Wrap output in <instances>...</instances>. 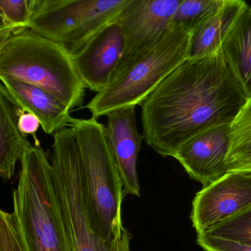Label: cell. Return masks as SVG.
<instances>
[{"label": "cell", "mask_w": 251, "mask_h": 251, "mask_svg": "<svg viewBox=\"0 0 251 251\" xmlns=\"http://www.w3.org/2000/svg\"><path fill=\"white\" fill-rule=\"evenodd\" d=\"M247 100L222 50L187 59L142 103V134L161 156L174 157L196 134L231 125Z\"/></svg>", "instance_id": "obj_1"}, {"label": "cell", "mask_w": 251, "mask_h": 251, "mask_svg": "<svg viewBox=\"0 0 251 251\" xmlns=\"http://www.w3.org/2000/svg\"><path fill=\"white\" fill-rule=\"evenodd\" d=\"M20 162L12 215L24 250L72 251L48 155L32 146Z\"/></svg>", "instance_id": "obj_2"}, {"label": "cell", "mask_w": 251, "mask_h": 251, "mask_svg": "<svg viewBox=\"0 0 251 251\" xmlns=\"http://www.w3.org/2000/svg\"><path fill=\"white\" fill-rule=\"evenodd\" d=\"M76 140L91 225L97 235L116 249L124 226L123 184L107 140L106 127L92 117L69 126Z\"/></svg>", "instance_id": "obj_3"}, {"label": "cell", "mask_w": 251, "mask_h": 251, "mask_svg": "<svg viewBox=\"0 0 251 251\" xmlns=\"http://www.w3.org/2000/svg\"><path fill=\"white\" fill-rule=\"evenodd\" d=\"M0 78L42 88L70 110L82 107L85 100L86 88L72 53L28 27L13 34L0 50Z\"/></svg>", "instance_id": "obj_4"}, {"label": "cell", "mask_w": 251, "mask_h": 251, "mask_svg": "<svg viewBox=\"0 0 251 251\" xmlns=\"http://www.w3.org/2000/svg\"><path fill=\"white\" fill-rule=\"evenodd\" d=\"M191 32L171 26L159 44L104 90L97 93L85 107L98 119L109 113L142 103L189 58Z\"/></svg>", "instance_id": "obj_5"}, {"label": "cell", "mask_w": 251, "mask_h": 251, "mask_svg": "<svg viewBox=\"0 0 251 251\" xmlns=\"http://www.w3.org/2000/svg\"><path fill=\"white\" fill-rule=\"evenodd\" d=\"M51 170L72 251H116L91 225L75 134L66 127L53 135Z\"/></svg>", "instance_id": "obj_6"}, {"label": "cell", "mask_w": 251, "mask_h": 251, "mask_svg": "<svg viewBox=\"0 0 251 251\" xmlns=\"http://www.w3.org/2000/svg\"><path fill=\"white\" fill-rule=\"evenodd\" d=\"M133 0H54L42 3L27 27L63 44L72 54L113 23Z\"/></svg>", "instance_id": "obj_7"}, {"label": "cell", "mask_w": 251, "mask_h": 251, "mask_svg": "<svg viewBox=\"0 0 251 251\" xmlns=\"http://www.w3.org/2000/svg\"><path fill=\"white\" fill-rule=\"evenodd\" d=\"M181 1L133 0L118 16L113 22L122 28L125 46L112 81L123 75L159 44L171 27V20Z\"/></svg>", "instance_id": "obj_8"}, {"label": "cell", "mask_w": 251, "mask_h": 251, "mask_svg": "<svg viewBox=\"0 0 251 251\" xmlns=\"http://www.w3.org/2000/svg\"><path fill=\"white\" fill-rule=\"evenodd\" d=\"M250 206L251 169L228 171L196 194L190 218L196 232H203Z\"/></svg>", "instance_id": "obj_9"}, {"label": "cell", "mask_w": 251, "mask_h": 251, "mask_svg": "<svg viewBox=\"0 0 251 251\" xmlns=\"http://www.w3.org/2000/svg\"><path fill=\"white\" fill-rule=\"evenodd\" d=\"M231 146V125L212 127L182 145L174 158L193 179L203 187L228 172L226 159Z\"/></svg>", "instance_id": "obj_10"}, {"label": "cell", "mask_w": 251, "mask_h": 251, "mask_svg": "<svg viewBox=\"0 0 251 251\" xmlns=\"http://www.w3.org/2000/svg\"><path fill=\"white\" fill-rule=\"evenodd\" d=\"M125 46L122 28L113 22L72 54L75 67L85 88L99 93L110 83Z\"/></svg>", "instance_id": "obj_11"}, {"label": "cell", "mask_w": 251, "mask_h": 251, "mask_svg": "<svg viewBox=\"0 0 251 251\" xmlns=\"http://www.w3.org/2000/svg\"><path fill=\"white\" fill-rule=\"evenodd\" d=\"M107 118V140L122 178L124 193L140 197L137 160L144 137L137 128L136 106L115 110Z\"/></svg>", "instance_id": "obj_12"}, {"label": "cell", "mask_w": 251, "mask_h": 251, "mask_svg": "<svg viewBox=\"0 0 251 251\" xmlns=\"http://www.w3.org/2000/svg\"><path fill=\"white\" fill-rule=\"evenodd\" d=\"M7 92L22 110L36 116L44 132L54 135L69 126L71 110L54 96L42 88L14 79L0 78Z\"/></svg>", "instance_id": "obj_13"}, {"label": "cell", "mask_w": 251, "mask_h": 251, "mask_svg": "<svg viewBox=\"0 0 251 251\" xmlns=\"http://www.w3.org/2000/svg\"><path fill=\"white\" fill-rule=\"evenodd\" d=\"M21 111L0 82V177L4 181L12 179L16 163L32 147L18 127Z\"/></svg>", "instance_id": "obj_14"}, {"label": "cell", "mask_w": 251, "mask_h": 251, "mask_svg": "<svg viewBox=\"0 0 251 251\" xmlns=\"http://www.w3.org/2000/svg\"><path fill=\"white\" fill-rule=\"evenodd\" d=\"M244 0L224 3L215 14L202 22L190 36L188 59H197L216 54L239 16L247 6Z\"/></svg>", "instance_id": "obj_15"}, {"label": "cell", "mask_w": 251, "mask_h": 251, "mask_svg": "<svg viewBox=\"0 0 251 251\" xmlns=\"http://www.w3.org/2000/svg\"><path fill=\"white\" fill-rule=\"evenodd\" d=\"M223 54L248 98L251 97V7L239 16L222 44Z\"/></svg>", "instance_id": "obj_16"}, {"label": "cell", "mask_w": 251, "mask_h": 251, "mask_svg": "<svg viewBox=\"0 0 251 251\" xmlns=\"http://www.w3.org/2000/svg\"><path fill=\"white\" fill-rule=\"evenodd\" d=\"M228 171L251 169V97L231 124Z\"/></svg>", "instance_id": "obj_17"}, {"label": "cell", "mask_w": 251, "mask_h": 251, "mask_svg": "<svg viewBox=\"0 0 251 251\" xmlns=\"http://www.w3.org/2000/svg\"><path fill=\"white\" fill-rule=\"evenodd\" d=\"M220 0H182L173 17L171 26H179L192 32L224 5Z\"/></svg>", "instance_id": "obj_18"}, {"label": "cell", "mask_w": 251, "mask_h": 251, "mask_svg": "<svg viewBox=\"0 0 251 251\" xmlns=\"http://www.w3.org/2000/svg\"><path fill=\"white\" fill-rule=\"evenodd\" d=\"M203 232L212 237L251 245V206Z\"/></svg>", "instance_id": "obj_19"}, {"label": "cell", "mask_w": 251, "mask_h": 251, "mask_svg": "<svg viewBox=\"0 0 251 251\" xmlns=\"http://www.w3.org/2000/svg\"><path fill=\"white\" fill-rule=\"evenodd\" d=\"M0 14L7 25L27 27L32 17L29 0H0Z\"/></svg>", "instance_id": "obj_20"}, {"label": "cell", "mask_w": 251, "mask_h": 251, "mask_svg": "<svg viewBox=\"0 0 251 251\" xmlns=\"http://www.w3.org/2000/svg\"><path fill=\"white\" fill-rule=\"evenodd\" d=\"M0 251H25L12 214L0 209Z\"/></svg>", "instance_id": "obj_21"}, {"label": "cell", "mask_w": 251, "mask_h": 251, "mask_svg": "<svg viewBox=\"0 0 251 251\" xmlns=\"http://www.w3.org/2000/svg\"><path fill=\"white\" fill-rule=\"evenodd\" d=\"M197 243L206 251H251V245L212 237L204 232L198 233Z\"/></svg>", "instance_id": "obj_22"}, {"label": "cell", "mask_w": 251, "mask_h": 251, "mask_svg": "<svg viewBox=\"0 0 251 251\" xmlns=\"http://www.w3.org/2000/svg\"><path fill=\"white\" fill-rule=\"evenodd\" d=\"M40 126H41V124L36 116H34L32 113L22 110L18 118V127L19 131L25 135L27 136L28 134H31L33 136L36 143L35 146H39V143L36 138V132Z\"/></svg>", "instance_id": "obj_23"}, {"label": "cell", "mask_w": 251, "mask_h": 251, "mask_svg": "<svg viewBox=\"0 0 251 251\" xmlns=\"http://www.w3.org/2000/svg\"><path fill=\"white\" fill-rule=\"evenodd\" d=\"M26 27V26L20 25H10L0 28V50L13 34Z\"/></svg>", "instance_id": "obj_24"}, {"label": "cell", "mask_w": 251, "mask_h": 251, "mask_svg": "<svg viewBox=\"0 0 251 251\" xmlns=\"http://www.w3.org/2000/svg\"><path fill=\"white\" fill-rule=\"evenodd\" d=\"M131 234L128 230L124 228L122 230V236L117 243L116 251H131L130 243H131Z\"/></svg>", "instance_id": "obj_25"}, {"label": "cell", "mask_w": 251, "mask_h": 251, "mask_svg": "<svg viewBox=\"0 0 251 251\" xmlns=\"http://www.w3.org/2000/svg\"><path fill=\"white\" fill-rule=\"evenodd\" d=\"M43 0H29V7H30L31 13L32 16L35 13V10L39 7L41 3L42 2ZM32 18V17H31Z\"/></svg>", "instance_id": "obj_26"}, {"label": "cell", "mask_w": 251, "mask_h": 251, "mask_svg": "<svg viewBox=\"0 0 251 251\" xmlns=\"http://www.w3.org/2000/svg\"><path fill=\"white\" fill-rule=\"evenodd\" d=\"M7 25H7V23H6L5 21H4V18L2 17V16H1V14H0V28L3 27V26H7Z\"/></svg>", "instance_id": "obj_27"}, {"label": "cell", "mask_w": 251, "mask_h": 251, "mask_svg": "<svg viewBox=\"0 0 251 251\" xmlns=\"http://www.w3.org/2000/svg\"><path fill=\"white\" fill-rule=\"evenodd\" d=\"M220 1H223V2H228V1H236V0H220Z\"/></svg>", "instance_id": "obj_28"}, {"label": "cell", "mask_w": 251, "mask_h": 251, "mask_svg": "<svg viewBox=\"0 0 251 251\" xmlns=\"http://www.w3.org/2000/svg\"><path fill=\"white\" fill-rule=\"evenodd\" d=\"M54 1V0H43L42 2L41 3V4H42V3L48 2V1ZM41 4H40V5H41Z\"/></svg>", "instance_id": "obj_29"}]
</instances>
